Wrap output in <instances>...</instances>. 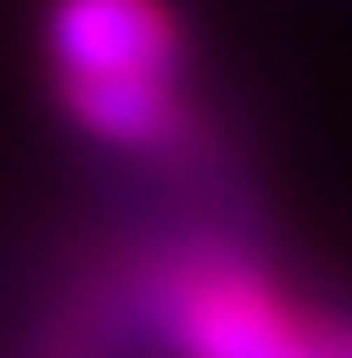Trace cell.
Masks as SVG:
<instances>
[{
  "mask_svg": "<svg viewBox=\"0 0 352 358\" xmlns=\"http://www.w3.org/2000/svg\"><path fill=\"white\" fill-rule=\"evenodd\" d=\"M0 358H151L139 227H101L69 239L38 283H25Z\"/></svg>",
  "mask_w": 352,
  "mask_h": 358,
  "instance_id": "2",
  "label": "cell"
},
{
  "mask_svg": "<svg viewBox=\"0 0 352 358\" xmlns=\"http://www.w3.org/2000/svg\"><path fill=\"white\" fill-rule=\"evenodd\" d=\"M315 346L321 358H352V289L315 283Z\"/></svg>",
  "mask_w": 352,
  "mask_h": 358,
  "instance_id": "3",
  "label": "cell"
},
{
  "mask_svg": "<svg viewBox=\"0 0 352 358\" xmlns=\"http://www.w3.org/2000/svg\"><path fill=\"white\" fill-rule=\"evenodd\" d=\"M44 88L57 120L164 195V220L258 233L252 164L202 88L176 0H44Z\"/></svg>",
  "mask_w": 352,
  "mask_h": 358,
  "instance_id": "1",
  "label": "cell"
}]
</instances>
